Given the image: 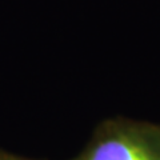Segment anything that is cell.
Returning <instances> with one entry per match:
<instances>
[{
    "mask_svg": "<svg viewBox=\"0 0 160 160\" xmlns=\"http://www.w3.org/2000/svg\"><path fill=\"white\" fill-rule=\"evenodd\" d=\"M78 160H160V152L142 133L113 129L96 140Z\"/></svg>",
    "mask_w": 160,
    "mask_h": 160,
    "instance_id": "6da1fadb",
    "label": "cell"
},
{
    "mask_svg": "<svg viewBox=\"0 0 160 160\" xmlns=\"http://www.w3.org/2000/svg\"><path fill=\"white\" fill-rule=\"evenodd\" d=\"M0 160H20V159H13V158H4V156H0Z\"/></svg>",
    "mask_w": 160,
    "mask_h": 160,
    "instance_id": "7a4b0ae2",
    "label": "cell"
}]
</instances>
